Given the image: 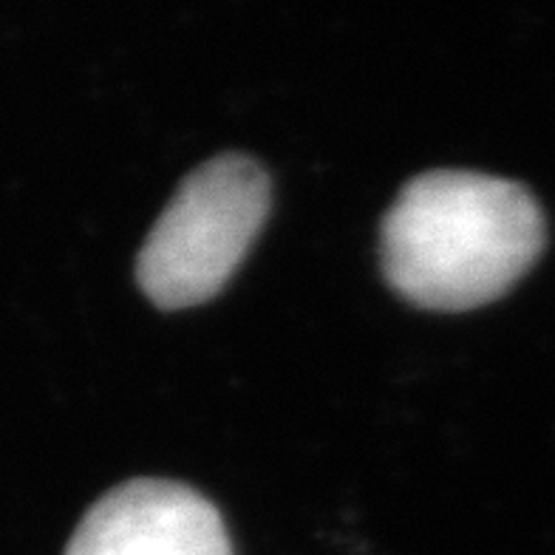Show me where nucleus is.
<instances>
[{
	"instance_id": "nucleus-3",
	"label": "nucleus",
	"mask_w": 555,
	"mask_h": 555,
	"mask_svg": "<svg viewBox=\"0 0 555 555\" xmlns=\"http://www.w3.org/2000/svg\"><path fill=\"white\" fill-rule=\"evenodd\" d=\"M66 555H233V544L219 507L202 490L137 476L82 513Z\"/></svg>"
},
{
	"instance_id": "nucleus-2",
	"label": "nucleus",
	"mask_w": 555,
	"mask_h": 555,
	"mask_svg": "<svg viewBox=\"0 0 555 555\" xmlns=\"http://www.w3.org/2000/svg\"><path fill=\"white\" fill-rule=\"evenodd\" d=\"M272 184L256 156L224 151L184 176L139 247L137 281L165 309L219 293L270 212Z\"/></svg>"
},
{
	"instance_id": "nucleus-1",
	"label": "nucleus",
	"mask_w": 555,
	"mask_h": 555,
	"mask_svg": "<svg viewBox=\"0 0 555 555\" xmlns=\"http://www.w3.org/2000/svg\"><path fill=\"white\" fill-rule=\"evenodd\" d=\"M547 221L525 184L479 170L411 176L380 221L388 284L428 309H470L511 289L541 256Z\"/></svg>"
}]
</instances>
